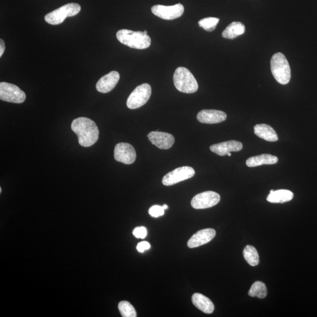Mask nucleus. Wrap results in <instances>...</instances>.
Segmentation results:
<instances>
[{"instance_id": "1", "label": "nucleus", "mask_w": 317, "mask_h": 317, "mask_svg": "<svg viewBox=\"0 0 317 317\" xmlns=\"http://www.w3.org/2000/svg\"><path fill=\"white\" fill-rule=\"evenodd\" d=\"M71 129L77 135L78 142L82 147H91L99 140V128L93 120L88 117H80L74 119Z\"/></svg>"}, {"instance_id": "2", "label": "nucleus", "mask_w": 317, "mask_h": 317, "mask_svg": "<svg viewBox=\"0 0 317 317\" xmlns=\"http://www.w3.org/2000/svg\"><path fill=\"white\" fill-rule=\"evenodd\" d=\"M116 38L124 45L134 49H147L151 44L150 37L142 31L120 30L117 31Z\"/></svg>"}, {"instance_id": "3", "label": "nucleus", "mask_w": 317, "mask_h": 317, "mask_svg": "<svg viewBox=\"0 0 317 317\" xmlns=\"http://www.w3.org/2000/svg\"><path fill=\"white\" fill-rule=\"evenodd\" d=\"M174 82L179 91L193 93L198 91L199 86L197 80L190 70L185 67H178L175 70Z\"/></svg>"}, {"instance_id": "4", "label": "nucleus", "mask_w": 317, "mask_h": 317, "mask_svg": "<svg viewBox=\"0 0 317 317\" xmlns=\"http://www.w3.org/2000/svg\"><path fill=\"white\" fill-rule=\"evenodd\" d=\"M271 70L275 80L282 85H286L291 79V68L284 55L277 53L271 60Z\"/></svg>"}, {"instance_id": "5", "label": "nucleus", "mask_w": 317, "mask_h": 317, "mask_svg": "<svg viewBox=\"0 0 317 317\" xmlns=\"http://www.w3.org/2000/svg\"><path fill=\"white\" fill-rule=\"evenodd\" d=\"M81 7L77 3H69L47 14L45 20L52 25H58L63 22L66 18L75 16L80 13Z\"/></svg>"}, {"instance_id": "6", "label": "nucleus", "mask_w": 317, "mask_h": 317, "mask_svg": "<svg viewBox=\"0 0 317 317\" xmlns=\"http://www.w3.org/2000/svg\"><path fill=\"white\" fill-rule=\"evenodd\" d=\"M151 93L152 88L150 84L145 83L138 86L128 97V108L135 109L142 107L150 100Z\"/></svg>"}, {"instance_id": "7", "label": "nucleus", "mask_w": 317, "mask_h": 317, "mask_svg": "<svg viewBox=\"0 0 317 317\" xmlns=\"http://www.w3.org/2000/svg\"><path fill=\"white\" fill-rule=\"evenodd\" d=\"M0 99L8 103L21 104L25 101L26 95L17 85L2 82L0 83Z\"/></svg>"}, {"instance_id": "8", "label": "nucleus", "mask_w": 317, "mask_h": 317, "mask_svg": "<svg viewBox=\"0 0 317 317\" xmlns=\"http://www.w3.org/2000/svg\"><path fill=\"white\" fill-rule=\"evenodd\" d=\"M194 175L195 171L191 167L182 166L176 168L164 176L162 183L167 186L174 185L175 184L193 177Z\"/></svg>"}, {"instance_id": "9", "label": "nucleus", "mask_w": 317, "mask_h": 317, "mask_svg": "<svg viewBox=\"0 0 317 317\" xmlns=\"http://www.w3.org/2000/svg\"><path fill=\"white\" fill-rule=\"evenodd\" d=\"M221 196L213 191H207L196 195L191 200V205L195 209L210 208L218 204Z\"/></svg>"}, {"instance_id": "10", "label": "nucleus", "mask_w": 317, "mask_h": 317, "mask_svg": "<svg viewBox=\"0 0 317 317\" xmlns=\"http://www.w3.org/2000/svg\"><path fill=\"white\" fill-rule=\"evenodd\" d=\"M152 13L166 20H172L181 17L184 13V7L181 4L174 6L156 5L152 7Z\"/></svg>"}, {"instance_id": "11", "label": "nucleus", "mask_w": 317, "mask_h": 317, "mask_svg": "<svg viewBox=\"0 0 317 317\" xmlns=\"http://www.w3.org/2000/svg\"><path fill=\"white\" fill-rule=\"evenodd\" d=\"M114 158L116 161L124 164L134 163L136 158L135 148L127 143L117 144L114 150Z\"/></svg>"}, {"instance_id": "12", "label": "nucleus", "mask_w": 317, "mask_h": 317, "mask_svg": "<svg viewBox=\"0 0 317 317\" xmlns=\"http://www.w3.org/2000/svg\"><path fill=\"white\" fill-rule=\"evenodd\" d=\"M148 137L151 142L160 150H169L175 143L174 136L166 132L153 131Z\"/></svg>"}, {"instance_id": "13", "label": "nucleus", "mask_w": 317, "mask_h": 317, "mask_svg": "<svg viewBox=\"0 0 317 317\" xmlns=\"http://www.w3.org/2000/svg\"><path fill=\"white\" fill-rule=\"evenodd\" d=\"M216 231L213 229L199 230L188 241L187 246L189 248L193 249L208 243L216 236Z\"/></svg>"}, {"instance_id": "14", "label": "nucleus", "mask_w": 317, "mask_h": 317, "mask_svg": "<svg viewBox=\"0 0 317 317\" xmlns=\"http://www.w3.org/2000/svg\"><path fill=\"white\" fill-rule=\"evenodd\" d=\"M227 118L224 112L213 109H205L198 113L197 119L200 123L206 124H214L223 122Z\"/></svg>"}, {"instance_id": "15", "label": "nucleus", "mask_w": 317, "mask_h": 317, "mask_svg": "<svg viewBox=\"0 0 317 317\" xmlns=\"http://www.w3.org/2000/svg\"><path fill=\"white\" fill-rule=\"evenodd\" d=\"M120 79L117 71H111L100 78L96 85L97 91L101 93H108L116 87Z\"/></svg>"}, {"instance_id": "16", "label": "nucleus", "mask_w": 317, "mask_h": 317, "mask_svg": "<svg viewBox=\"0 0 317 317\" xmlns=\"http://www.w3.org/2000/svg\"><path fill=\"white\" fill-rule=\"evenodd\" d=\"M242 144L237 140H229L227 142L214 144L210 147L211 152L219 156H225L231 152L240 151Z\"/></svg>"}, {"instance_id": "17", "label": "nucleus", "mask_w": 317, "mask_h": 317, "mask_svg": "<svg viewBox=\"0 0 317 317\" xmlns=\"http://www.w3.org/2000/svg\"><path fill=\"white\" fill-rule=\"evenodd\" d=\"M191 300L196 307L206 314H211L214 310V305L212 301L202 294H194L191 297Z\"/></svg>"}, {"instance_id": "18", "label": "nucleus", "mask_w": 317, "mask_h": 317, "mask_svg": "<svg viewBox=\"0 0 317 317\" xmlns=\"http://www.w3.org/2000/svg\"><path fill=\"white\" fill-rule=\"evenodd\" d=\"M254 130L256 135L269 142H276L279 139L275 129L269 125H256L254 127Z\"/></svg>"}, {"instance_id": "19", "label": "nucleus", "mask_w": 317, "mask_h": 317, "mask_svg": "<svg viewBox=\"0 0 317 317\" xmlns=\"http://www.w3.org/2000/svg\"><path fill=\"white\" fill-rule=\"evenodd\" d=\"M277 162V156L270 154H262L249 158L246 160V165L249 167H254L263 164H274Z\"/></svg>"}, {"instance_id": "20", "label": "nucleus", "mask_w": 317, "mask_h": 317, "mask_svg": "<svg viewBox=\"0 0 317 317\" xmlns=\"http://www.w3.org/2000/svg\"><path fill=\"white\" fill-rule=\"evenodd\" d=\"M245 33V26L240 22L234 21L230 23L227 28L223 31L222 36L223 38L233 39L240 36Z\"/></svg>"}, {"instance_id": "21", "label": "nucleus", "mask_w": 317, "mask_h": 317, "mask_svg": "<svg viewBox=\"0 0 317 317\" xmlns=\"http://www.w3.org/2000/svg\"><path fill=\"white\" fill-rule=\"evenodd\" d=\"M293 197L294 194L292 191L280 189L270 193L267 198V201L272 203H284L291 201Z\"/></svg>"}, {"instance_id": "22", "label": "nucleus", "mask_w": 317, "mask_h": 317, "mask_svg": "<svg viewBox=\"0 0 317 317\" xmlns=\"http://www.w3.org/2000/svg\"><path fill=\"white\" fill-rule=\"evenodd\" d=\"M249 295L252 297L264 299L267 295V289L265 284L261 281H256L249 289Z\"/></svg>"}, {"instance_id": "23", "label": "nucleus", "mask_w": 317, "mask_h": 317, "mask_svg": "<svg viewBox=\"0 0 317 317\" xmlns=\"http://www.w3.org/2000/svg\"><path fill=\"white\" fill-rule=\"evenodd\" d=\"M243 256L248 263L252 266H256L259 263V256L254 247L248 245L243 250Z\"/></svg>"}, {"instance_id": "24", "label": "nucleus", "mask_w": 317, "mask_h": 317, "mask_svg": "<svg viewBox=\"0 0 317 317\" xmlns=\"http://www.w3.org/2000/svg\"><path fill=\"white\" fill-rule=\"evenodd\" d=\"M118 309L121 315L123 317H136L137 316L135 309L128 301H120L118 304Z\"/></svg>"}, {"instance_id": "25", "label": "nucleus", "mask_w": 317, "mask_h": 317, "mask_svg": "<svg viewBox=\"0 0 317 317\" xmlns=\"http://www.w3.org/2000/svg\"><path fill=\"white\" fill-rule=\"evenodd\" d=\"M219 18L215 17H208L201 19L198 22L200 27H202L205 30L211 32L216 28Z\"/></svg>"}, {"instance_id": "26", "label": "nucleus", "mask_w": 317, "mask_h": 317, "mask_svg": "<svg viewBox=\"0 0 317 317\" xmlns=\"http://www.w3.org/2000/svg\"><path fill=\"white\" fill-rule=\"evenodd\" d=\"M149 213L152 217H158L163 216L164 213V209L163 206L158 205L153 206L149 210Z\"/></svg>"}, {"instance_id": "27", "label": "nucleus", "mask_w": 317, "mask_h": 317, "mask_svg": "<svg viewBox=\"0 0 317 317\" xmlns=\"http://www.w3.org/2000/svg\"><path fill=\"white\" fill-rule=\"evenodd\" d=\"M133 234L137 238L143 239L147 236V230L144 227H138L133 231Z\"/></svg>"}, {"instance_id": "28", "label": "nucleus", "mask_w": 317, "mask_h": 317, "mask_svg": "<svg viewBox=\"0 0 317 317\" xmlns=\"http://www.w3.org/2000/svg\"><path fill=\"white\" fill-rule=\"evenodd\" d=\"M151 248V245L147 241H142L139 242L138 246H137V250L140 253H143L146 250H148Z\"/></svg>"}, {"instance_id": "29", "label": "nucleus", "mask_w": 317, "mask_h": 317, "mask_svg": "<svg viewBox=\"0 0 317 317\" xmlns=\"http://www.w3.org/2000/svg\"><path fill=\"white\" fill-rule=\"evenodd\" d=\"M6 49L5 42L1 39L0 40V57H2Z\"/></svg>"}, {"instance_id": "30", "label": "nucleus", "mask_w": 317, "mask_h": 317, "mask_svg": "<svg viewBox=\"0 0 317 317\" xmlns=\"http://www.w3.org/2000/svg\"><path fill=\"white\" fill-rule=\"evenodd\" d=\"M163 209H164V210H166V209H168V206H167V205H164L163 206Z\"/></svg>"}, {"instance_id": "31", "label": "nucleus", "mask_w": 317, "mask_h": 317, "mask_svg": "<svg viewBox=\"0 0 317 317\" xmlns=\"http://www.w3.org/2000/svg\"><path fill=\"white\" fill-rule=\"evenodd\" d=\"M274 191H275V190H270V193H273Z\"/></svg>"}, {"instance_id": "32", "label": "nucleus", "mask_w": 317, "mask_h": 317, "mask_svg": "<svg viewBox=\"0 0 317 317\" xmlns=\"http://www.w3.org/2000/svg\"><path fill=\"white\" fill-rule=\"evenodd\" d=\"M2 187H0V193H2Z\"/></svg>"}, {"instance_id": "33", "label": "nucleus", "mask_w": 317, "mask_h": 317, "mask_svg": "<svg viewBox=\"0 0 317 317\" xmlns=\"http://www.w3.org/2000/svg\"><path fill=\"white\" fill-rule=\"evenodd\" d=\"M228 155L229 156H232V154H230V153H229V154H228Z\"/></svg>"}, {"instance_id": "34", "label": "nucleus", "mask_w": 317, "mask_h": 317, "mask_svg": "<svg viewBox=\"0 0 317 317\" xmlns=\"http://www.w3.org/2000/svg\"><path fill=\"white\" fill-rule=\"evenodd\" d=\"M144 33L145 34H148L147 31H144Z\"/></svg>"}]
</instances>
